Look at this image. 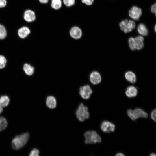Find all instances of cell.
<instances>
[{
    "label": "cell",
    "mask_w": 156,
    "mask_h": 156,
    "mask_svg": "<svg viewBox=\"0 0 156 156\" xmlns=\"http://www.w3.org/2000/svg\"><path fill=\"white\" fill-rule=\"evenodd\" d=\"M29 136L28 133H25L16 136L12 141V148L16 150L23 147L27 143Z\"/></svg>",
    "instance_id": "6da1fadb"
},
{
    "label": "cell",
    "mask_w": 156,
    "mask_h": 156,
    "mask_svg": "<svg viewBox=\"0 0 156 156\" xmlns=\"http://www.w3.org/2000/svg\"><path fill=\"white\" fill-rule=\"evenodd\" d=\"M84 136L85 143L86 144H95L101 142V138L95 131H87L84 133Z\"/></svg>",
    "instance_id": "7a4b0ae2"
},
{
    "label": "cell",
    "mask_w": 156,
    "mask_h": 156,
    "mask_svg": "<svg viewBox=\"0 0 156 156\" xmlns=\"http://www.w3.org/2000/svg\"><path fill=\"white\" fill-rule=\"evenodd\" d=\"M127 113L128 116L133 121L140 118H147L148 116V113L140 108H136L134 110L128 109Z\"/></svg>",
    "instance_id": "3957f363"
},
{
    "label": "cell",
    "mask_w": 156,
    "mask_h": 156,
    "mask_svg": "<svg viewBox=\"0 0 156 156\" xmlns=\"http://www.w3.org/2000/svg\"><path fill=\"white\" fill-rule=\"evenodd\" d=\"M77 118L80 121L83 122L86 119H88L90 114L88 111V108L82 103L79 105L75 112Z\"/></svg>",
    "instance_id": "277c9868"
},
{
    "label": "cell",
    "mask_w": 156,
    "mask_h": 156,
    "mask_svg": "<svg viewBox=\"0 0 156 156\" xmlns=\"http://www.w3.org/2000/svg\"><path fill=\"white\" fill-rule=\"evenodd\" d=\"M121 29L125 33L130 32L135 27V22L132 20L126 19L122 21L119 24Z\"/></svg>",
    "instance_id": "5b68a950"
},
{
    "label": "cell",
    "mask_w": 156,
    "mask_h": 156,
    "mask_svg": "<svg viewBox=\"0 0 156 156\" xmlns=\"http://www.w3.org/2000/svg\"><path fill=\"white\" fill-rule=\"evenodd\" d=\"M92 93V90L88 85L82 86L79 88V94L84 99H89Z\"/></svg>",
    "instance_id": "8992f818"
},
{
    "label": "cell",
    "mask_w": 156,
    "mask_h": 156,
    "mask_svg": "<svg viewBox=\"0 0 156 156\" xmlns=\"http://www.w3.org/2000/svg\"><path fill=\"white\" fill-rule=\"evenodd\" d=\"M115 125L108 121H104L102 122L101 125V128L104 132L110 133L114 131L115 130Z\"/></svg>",
    "instance_id": "52a82bcc"
},
{
    "label": "cell",
    "mask_w": 156,
    "mask_h": 156,
    "mask_svg": "<svg viewBox=\"0 0 156 156\" xmlns=\"http://www.w3.org/2000/svg\"><path fill=\"white\" fill-rule=\"evenodd\" d=\"M129 14L132 19L138 21L142 15V10L138 7L133 6L129 10Z\"/></svg>",
    "instance_id": "ba28073f"
},
{
    "label": "cell",
    "mask_w": 156,
    "mask_h": 156,
    "mask_svg": "<svg viewBox=\"0 0 156 156\" xmlns=\"http://www.w3.org/2000/svg\"><path fill=\"white\" fill-rule=\"evenodd\" d=\"M89 79L92 84L97 85L101 82V75L98 72L93 71L90 73Z\"/></svg>",
    "instance_id": "9c48e42d"
},
{
    "label": "cell",
    "mask_w": 156,
    "mask_h": 156,
    "mask_svg": "<svg viewBox=\"0 0 156 156\" xmlns=\"http://www.w3.org/2000/svg\"><path fill=\"white\" fill-rule=\"evenodd\" d=\"M69 33L71 37L75 39H80L82 36L81 30L77 26L72 27Z\"/></svg>",
    "instance_id": "30bf717a"
},
{
    "label": "cell",
    "mask_w": 156,
    "mask_h": 156,
    "mask_svg": "<svg viewBox=\"0 0 156 156\" xmlns=\"http://www.w3.org/2000/svg\"><path fill=\"white\" fill-rule=\"evenodd\" d=\"M23 18L25 21L28 22H32L36 19L35 13L31 10H27L24 12Z\"/></svg>",
    "instance_id": "8fae6325"
},
{
    "label": "cell",
    "mask_w": 156,
    "mask_h": 156,
    "mask_svg": "<svg viewBox=\"0 0 156 156\" xmlns=\"http://www.w3.org/2000/svg\"><path fill=\"white\" fill-rule=\"evenodd\" d=\"M136 49L140 50L142 49L144 46V38L141 35L138 36L133 38Z\"/></svg>",
    "instance_id": "7c38bea8"
},
{
    "label": "cell",
    "mask_w": 156,
    "mask_h": 156,
    "mask_svg": "<svg viewBox=\"0 0 156 156\" xmlns=\"http://www.w3.org/2000/svg\"><path fill=\"white\" fill-rule=\"evenodd\" d=\"M138 92V90L135 87L130 86L127 88L125 94L127 97L131 98L136 96Z\"/></svg>",
    "instance_id": "4fadbf2b"
},
{
    "label": "cell",
    "mask_w": 156,
    "mask_h": 156,
    "mask_svg": "<svg viewBox=\"0 0 156 156\" xmlns=\"http://www.w3.org/2000/svg\"><path fill=\"white\" fill-rule=\"evenodd\" d=\"M46 104L49 108L53 109L56 107L57 101L55 98L53 96L47 97L46 99Z\"/></svg>",
    "instance_id": "5bb4252c"
},
{
    "label": "cell",
    "mask_w": 156,
    "mask_h": 156,
    "mask_svg": "<svg viewBox=\"0 0 156 156\" xmlns=\"http://www.w3.org/2000/svg\"><path fill=\"white\" fill-rule=\"evenodd\" d=\"M30 32L29 28L26 26H23L18 29V33L20 38L24 39L30 34Z\"/></svg>",
    "instance_id": "9a60e30c"
},
{
    "label": "cell",
    "mask_w": 156,
    "mask_h": 156,
    "mask_svg": "<svg viewBox=\"0 0 156 156\" xmlns=\"http://www.w3.org/2000/svg\"><path fill=\"white\" fill-rule=\"evenodd\" d=\"M125 76L126 79L131 83H134L136 81V75L132 71H129L126 72L125 74Z\"/></svg>",
    "instance_id": "2e32d148"
},
{
    "label": "cell",
    "mask_w": 156,
    "mask_h": 156,
    "mask_svg": "<svg viewBox=\"0 0 156 156\" xmlns=\"http://www.w3.org/2000/svg\"><path fill=\"white\" fill-rule=\"evenodd\" d=\"M23 69L25 73L29 76L32 75L34 71V67L28 63H25L24 64Z\"/></svg>",
    "instance_id": "e0dca14e"
},
{
    "label": "cell",
    "mask_w": 156,
    "mask_h": 156,
    "mask_svg": "<svg viewBox=\"0 0 156 156\" xmlns=\"http://www.w3.org/2000/svg\"><path fill=\"white\" fill-rule=\"evenodd\" d=\"M137 30L138 33L142 36H146L148 34V31L146 27L142 23H140L138 25Z\"/></svg>",
    "instance_id": "ac0fdd59"
},
{
    "label": "cell",
    "mask_w": 156,
    "mask_h": 156,
    "mask_svg": "<svg viewBox=\"0 0 156 156\" xmlns=\"http://www.w3.org/2000/svg\"><path fill=\"white\" fill-rule=\"evenodd\" d=\"M9 99L7 96H3L0 98V106L3 107L7 106L9 102Z\"/></svg>",
    "instance_id": "d6986e66"
},
{
    "label": "cell",
    "mask_w": 156,
    "mask_h": 156,
    "mask_svg": "<svg viewBox=\"0 0 156 156\" xmlns=\"http://www.w3.org/2000/svg\"><path fill=\"white\" fill-rule=\"evenodd\" d=\"M62 2L61 0H51V6L55 10H58L62 6Z\"/></svg>",
    "instance_id": "ffe728a7"
},
{
    "label": "cell",
    "mask_w": 156,
    "mask_h": 156,
    "mask_svg": "<svg viewBox=\"0 0 156 156\" xmlns=\"http://www.w3.org/2000/svg\"><path fill=\"white\" fill-rule=\"evenodd\" d=\"M7 36V32L5 27L0 24V40L5 39Z\"/></svg>",
    "instance_id": "44dd1931"
},
{
    "label": "cell",
    "mask_w": 156,
    "mask_h": 156,
    "mask_svg": "<svg viewBox=\"0 0 156 156\" xmlns=\"http://www.w3.org/2000/svg\"><path fill=\"white\" fill-rule=\"evenodd\" d=\"M7 125V122L6 119L2 117H0V131L5 129Z\"/></svg>",
    "instance_id": "7402d4cb"
},
{
    "label": "cell",
    "mask_w": 156,
    "mask_h": 156,
    "mask_svg": "<svg viewBox=\"0 0 156 156\" xmlns=\"http://www.w3.org/2000/svg\"><path fill=\"white\" fill-rule=\"evenodd\" d=\"M7 60L5 56L0 55V69L4 68L7 63Z\"/></svg>",
    "instance_id": "603a6c76"
},
{
    "label": "cell",
    "mask_w": 156,
    "mask_h": 156,
    "mask_svg": "<svg viewBox=\"0 0 156 156\" xmlns=\"http://www.w3.org/2000/svg\"><path fill=\"white\" fill-rule=\"evenodd\" d=\"M128 43L129 48L131 50H135L136 49L134 42L133 37H131L129 39Z\"/></svg>",
    "instance_id": "cb8c5ba5"
},
{
    "label": "cell",
    "mask_w": 156,
    "mask_h": 156,
    "mask_svg": "<svg viewBox=\"0 0 156 156\" xmlns=\"http://www.w3.org/2000/svg\"><path fill=\"white\" fill-rule=\"evenodd\" d=\"M64 4L66 6L70 7L75 3V0H63Z\"/></svg>",
    "instance_id": "d4e9b609"
},
{
    "label": "cell",
    "mask_w": 156,
    "mask_h": 156,
    "mask_svg": "<svg viewBox=\"0 0 156 156\" xmlns=\"http://www.w3.org/2000/svg\"><path fill=\"white\" fill-rule=\"evenodd\" d=\"M39 151L36 148L33 149L29 155L30 156H38Z\"/></svg>",
    "instance_id": "484cf974"
},
{
    "label": "cell",
    "mask_w": 156,
    "mask_h": 156,
    "mask_svg": "<svg viewBox=\"0 0 156 156\" xmlns=\"http://www.w3.org/2000/svg\"><path fill=\"white\" fill-rule=\"evenodd\" d=\"M156 110L155 109L152 111L150 114L151 118L155 122H156Z\"/></svg>",
    "instance_id": "4316f807"
},
{
    "label": "cell",
    "mask_w": 156,
    "mask_h": 156,
    "mask_svg": "<svg viewBox=\"0 0 156 156\" xmlns=\"http://www.w3.org/2000/svg\"><path fill=\"white\" fill-rule=\"evenodd\" d=\"M94 0H81L82 2L88 5H91L93 3Z\"/></svg>",
    "instance_id": "83f0119b"
},
{
    "label": "cell",
    "mask_w": 156,
    "mask_h": 156,
    "mask_svg": "<svg viewBox=\"0 0 156 156\" xmlns=\"http://www.w3.org/2000/svg\"><path fill=\"white\" fill-rule=\"evenodd\" d=\"M6 0H0V8L5 7L7 5Z\"/></svg>",
    "instance_id": "f1b7e54d"
},
{
    "label": "cell",
    "mask_w": 156,
    "mask_h": 156,
    "mask_svg": "<svg viewBox=\"0 0 156 156\" xmlns=\"http://www.w3.org/2000/svg\"><path fill=\"white\" fill-rule=\"evenodd\" d=\"M156 3L152 5L151 8V11L153 13H154L156 15Z\"/></svg>",
    "instance_id": "f546056e"
},
{
    "label": "cell",
    "mask_w": 156,
    "mask_h": 156,
    "mask_svg": "<svg viewBox=\"0 0 156 156\" xmlns=\"http://www.w3.org/2000/svg\"><path fill=\"white\" fill-rule=\"evenodd\" d=\"M49 0H39V1L42 3L46 4L47 3Z\"/></svg>",
    "instance_id": "4dcf8cb0"
},
{
    "label": "cell",
    "mask_w": 156,
    "mask_h": 156,
    "mask_svg": "<svg viewBox=\"0 0 156 156\" xmlns=\"http://www.w3.org/2000/svg\"><path fill=\"white\" fill-rule=\"evenodd\" d=\"M115 156H124L125 155L121 153H117Z\"/></svg>",
    "instance_id": "1f68e13d"
},
{
    "label": "cell",
    "mask_w": 156,
    "mask_h": 156,
    "mask_svg": "<svg viewBox=\"0 0 156 156\" xmlns=\"http://www.w3.org/2000/svg\"><path fill=\"white\" fill-rule=\"evenodd\" d=\"M3 111V108L2 107L0 106V114H1Z\"/></svg>",
    "instance_id": "d6a6232c"
},
{
    "label": "cell",
    "mask_w": 156,
    "mask_h": 156,
    "mask_svg": "<svg viewBox=\"0 0 156 156\" xmlns=\"http://www.w3.org/2000/svg\"><path fill=\"white\" fill-rule=\"evenodd\" d=\"M156 155V154L154 153H151L150 155V156H155Z\"/></svg>",
    "instance_id": "836d02e7"
},
{
    "label": "cell",
    "mask_w": 156,
    "mask_h": 156,
    "mask_svg": "<svg viewBox=\"0 0 156 156\" xmlns=\"http://www.w3.org/2000/svg\"><path fill=\"white\" fill-rule=\"evenodd\" d=\"M156 25H155V31H156Z\"/></svg>",
    "instance_id": "e575fe53"
}]
</instances>
